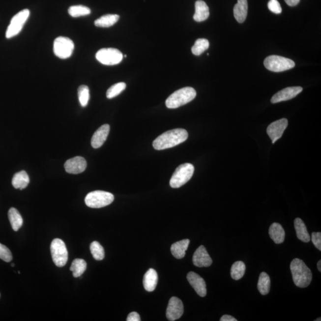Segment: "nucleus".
Wrapping results in <instances>:
<instances>
[{
  "label": "nucleus",
  "instance_id": "16",
  "mask_svg": "<svg viewBox=\"0 0 321 321\" xmlns=\"http://www.w3.org/2000/svg\"><path fill=\"white\" fill-rule=\"evenodd\" d=\"M193 263L198 267H208L211 265L212 260L204 246L199 247L194 253Z\"/></svg>",
  "mask_w": 321,
  "mask_h": 321
},
{
  "label": "nucleus",
  "instance_id": "28",
  "mask_svg": "<svg viewBox=\"0 0 321 321\" xmlns=\"http://www.w3.org/2000/svg\"><path fill=\"white\" fill-rule=\"evenodd\" d=\"M87 268L86 261L82 259H76L73 261L70 269L73 272V277L78 278L84 273Z\"/></svg>",
  "mask_w": 321,
  "mask_h": 321
},
{
  "label": "nucleus",
  "instance_id": "23",
  "mask_svg": "<svg viewBox=\"0 0 321 321\" xmlns=\"http://www.w3.org/2000/svg\"><path fill=\"white\" fill-rule=\"evenodd\" d=\"M294 223L297 238L303 242H309L311 240L310 235L303 221L300 218H297L295 219Z\"/></svg>",
  "mask_w": 321,
  "mask_h": 321
},
{
  "label": "nucleus",
  "instance_id": "18",
  "mask_svg": "<svg viewBox=\"0 0 321 321\" xmlns=\"http://www.w3.org/2000/svg\"><path fill=\"white\" fill-rule=\"evenodd\" d=\"M209 16V10L205 2L198 0L195 2V13L194 19L196 22H201L206 21Z\"/></svg>",
  "mask_w": 321,
  "mask_h": 321
},
{
  "label": "nucleus",
  "instance_id": "33",
  "mask_svg": "<svg viewBox=\"0 0 321 321\" xmlns=\"http://www.w3.org/2000/svg\"><path fill=\"white\" fill-rule=\"evenodd\" d=\"M78 97L82 107L87 106L89 102L90 95L89 89L86 85H81L78 88Z\"/></svg>",
  "mask_w": 321,
  "mask_h": 321
},
{
  "label": "nucleus",
  "instance_id": "19",
  "mask_svg": "<svg viewBox=\"0 0 321 321\" xmlns=\"http://www.w3.org/2000/svg\"><path fill=\"white\" fill-rule=\"evenodd\" d=\"M248 4L247 0H238L233 11L235 20L240 24L245 21L248 15Z\"/></svg>",
  "mask_w": 321,
  "mask_h": 321
},
{
  "label": "nucleus",
  "instance_id": "40",
  "mask_svg": "<svg viewBox=\"0 0 321 321\" xmlns=\"http://www.w3.org/2000/svg\"><path fill=\"white\" fill-rule=\"evenodd\" d=\"M285 1L289 6L293 7L299 4L300 0H285Z\"/></svg>",
  "mask_w": 321,
  "mask_h": 321
},
{
  "label": "nucleus",
  "instance_id": "5",
  "mask_svg": "<svg viewBox=\"0 0 321 321\" xmlns=\"http://www.w3.org/2000/svg\"><path fill=\"white\" fill-rule=\"evenodd\" d=\"M115 200V197L111 193L96 190L89 193L85 198V204L92 208H100L109 205Z\"/></svg>",
  "mask_w": 321,
  "mask_h": 321
},
{
  "label": "nucleus",
  "instance_id": "10",
  "mask_svg": "<svg viewBox=\"0 0 321 321\" xmlns=\"http://www.w3.org/2000/svg\"><path fill=\"white\" fill-rule=\"evenodd\" d=\"M74 49L75 44L72 39L67 37L59 36L54 42V53L59 58L67 59L70 58Z\"/></svg>",
  "mask_w": 321,
  "mask_h": 321
},
{
  "label": "nucleus",
  "instance_id": "35",
  "mask_svg": "<svg viewBox=\"0 0 321 321\" xmlns=\"http://www.w3.org/2000/svg\"><path fill=\"white\" fill-rule=\"evenodd\" d=\"M0 259L6 263H9L13 260V256L10 249L1 243H0Z\"/></svg>",
  "mask_w": 321,
  "mask_h": 321
},
{
  "label": "nucleus",
  "instance_id": "37",
  "mask_svg": "<svg viewBox=\"0 0 321 321\" xmlns=\"http://www.w3.org/2000/svg\"><path fill=\"white\" fill-rule=\"evenodd\" d=\"M312 241L315 246L321 251V233L320 232L312 233Z\"/></svg>",
  "mask_w": 321,
  "mask_h": 321
},
{
  "label": "nucleus",
  "instance_id": "21",
  "mask_svg": "<svg viewBox=\"0 0 321 321\" xmlns=\"http://www.w3.org/2000/svg\"><path fill=\"white\" fill-rule=\"evenodd\" d=\"M269 236L276 244H281L284 242L285 239V230L281 224L274 223L269 227Z\"/></svg>",
  "mask_w": 321,
  "mask_h": 321
},
{
  "label": "nucleus",
  "instance_id": "41",
  "mask_svg": "<svg viewBox=\"0 0 321 321\" xmlns=\"http://www.w3.org/2000/svg\"><path fill=\"white\" fill-rule=\"evenodd\" d=\"M317 267H318V269L319 270L320 272H321V261H318V263H317Z\"/></svg>",
  "mask_w": 321,
  "mask_h": 321
},
{
  "label": "nucleus",
  "instance_id": "29",
  "mask_svg": "<svg viewBox=\"0 0 321 321\" xmlns=\"http://www.w3.org/2000/svg\"><path fill=\"white\" fill-rule=\"evenodd\" d=\"M245 271L246 265L245 263L241 262V261H237V262L233 264L230 274H231L233 279L238 280L243 277Z\"/></svg>",
  "mask_w": 321,
  "mask_h": 321
},
{
  "label": "nucleus",
  "instance_id": "8",
  "mask_svg": "<svg viewBox=\"0 0 321 321\" xmlns=\"http://www.w3.org/2000/svg\"><path fill=\"white\" fill-rule=\"evenodd\" d=\"M30 11L28 9H24L19 11L11 19L10 24L8 25L5 36L7 39L18 35L21 32L26 22L29 18Z\"/></svg>",
  "mask_w": 321,
  "mask_h": 321
},
{
  "label": "nucleus",
  "instance_id": "11",
  "mask_svg": "<svg viewBox=\"0 0 321 321\" xmlns=\"http://www.w3.org/2000/svg\"><path fill=\"white\" fill-rule=\"evenodd\" d=\"M288 126V120L286 118H281L269 125L266 132L271 139L272 144H274L278 139L282 137Z\"/></svg>",
  "mask_w": 321,
  "mask_h": 321
},
{
  "label": "nucleus",
  "instance_id": "13",
  "mask_svg": "<svg viewBox=\"0 0 321 321\" xmlns=\"http://www.w3.org/2000/svg\"><path fill=\"white\" fill-rule=\"evenodd\" d=\"M302 90L303 88L300 87L285 88V89L275 93L272 96L271 102L272 104H276L278 102L290 100V99L296 97L297 95L302 92Z\"/></svg>",
  "mask_w": 321,
  "mask_h": 321
},
{
  "label": "nucleus",
  "instance_id": "15",
  "mask_svg": "<svg viewBox=\"0 0 321 321\" xmlns=\"http://www.w3.org/2000/svg\"><path fill=\"white\" fill-rule=\"evenodd\" d=\"M187 279L199 296L201 297L206 296V286L205 281L200 275L194 272H190L187 275Z\"/></svg>",
  "mask_w": 321,
  "mask_h": 321
},
{
  "label": "nucleus",
  "instance_id": "3",
  "mask_svg": "<svg viewBox=\"0 0 321 321\" xmlns=\"http://www.w3.org/2000/svg\"><path fill=\"white\" fill-rule=\"evenodd\" d=\"M196 96H197V92L194 88L191 87L181 88L176 90L167 99L166 105L168 109H177L194 100Z\"/></svg>",
  "mask_w": 321,
  "mask_h": 321
},
{
  "label": "nucleus",
  "instance_id": "27",
  "mask_svg": "<svg viewBox=\"0 0 321 321\" xmlns=\"http://www.w3.org/2000/svg\"><path fill=\"white\" fill-rule=\"evenodd\" d=\"M271 280L268 274L265 272H261L258 280V289L261 294L266 295L270 291Z\"/></svg>",
  "mask_w": 321,
  "mask_h": 321
},
{
  "label": "nucleus",
  "instance_id": "31",
  "mask_svg": "<svg viewBox=\"0 0 321 321\" xmlns=\"http://www.w3.org/2000/svg\"><path fill=\"white\" fill-rule=\"evenodd\" d=\"M209 42L206 39H198L192 48V52L195 56H200L208 49Z\"/></svg>",
  "mask_w": 321,
  "mask_h": 321
},
{
  "label": "nucleus",
  "instance_id": "39",
  "mask_svg": "<svg viewBox=\"0 0 321 321\" xmlns=\"http://www.w3.org/2000/svg\"><path fill=\"white\" fill-rule=\"evenodd\" d=\"M236 319H235L234 317L230 316L229 315H223L222 317L221 318L220 321H237Z\"/></svg>",
  "mask_w": 321,
  "mask_h": 321
},
{
  "label": "nucleus",
  "instance_id": "17",
  "mask_svg": "<svg viewBox=\"0 0 321 321\" xmlns=\"http://www.w3.org/2000/svg\"><path fill=\"white\" fill-rule=\"evenodd\" d=\"M110 127L109 124H104L96 130L91 139V146L97 149L103 146L109 136Z\"/></svg>",
  "mask_w": 321,
  "mask_h": 321
},
{
  "label": "nucleus",
  "instance_id": "1",
  "mask_svg": "<svg viewBox=\"0 0 321 321\" xmlns=\"http://www.w3.org/2000/svg\"><path fill=\"white\" fill-rule=\"evenodd\" d=\"M188 138V133L185 129H175L164 132L158 136L153 143L156 150H163L178 146L185 142Z\"/></svg>",
  "mask_w": 321,
  "mask_h": 321
},
{
  "label": "nucleus",
  "instance_id": "32",
  "mask_svg": "<svg viewBox=\"0 0 321 321\" xmlns=\"http://www.w3.org/2000/svg\"><path fill=\"white\" fill-rule=\"evenodd\" d=\"M90 252L93 258L96 261H101L104 259L105 252L102 247L98 241H93L90 245Z\"/></svg>",
  "mask_w": 321,
  "mask_h": 321
},
{
  "label": "nucleus",
  "instance_id": "24",
  "mask_svg": "<svg viewBox=\"0 0 321 321\" xmlns=\"http://www.w3.org/2000/svg\"><path fill=\"white\" fill-rule=\"evenodd\" d=\"M29 177L25 171L16 173L12 179V185L15 189H24L29 183Z\"/></svg>",
  "mask_w": 321,
  "mask_h": 321
},
{
  "label": "nucleus",
  "instance_id": "6",
  "mask_svg": "<svg viewBox=\"0 0 321 321\" xmlns=\"http://www.w3.org/2000/svg\"><path fill=\"white\" fill-rule=\"evenodd\" d=\"M264 66L266 69L274 72H281L292 69L295 62L292 59L278 56H270L265 59Z\"/></svg>",
  "mask_w": 321,
  "mask_h": 321
},
{
  "label": "nucleus",
  "instance_id": "22",
  "mask_svg": "<svg viewBox=\"0 0 321 321\" xmlns=\"http://www.w3.org/2000/svg\"><path fill=\"white\" fill-rule=\"evenodd\" d=\"M189 243V239H184L173 244L171 247L172 255L177 259L184 258Z\"/></svg>",
  "mask_w": 321,
  "mask_h": 321
},
{
  "label": "nucleus",
  "instance_id": "38",
  "mask_svg": "<svg viewBox=\"0 0 321 321\" xmlns=\"http://www.w3.org/2000/svg\"><path fill=\"white\" fill-rule=\"evenodd\" d=\"M141 317L136 312H132L128 315L127 321H140Z\"/></svg>",
  "mask_w": 321,
  "mask_h": 321
},
{
  "label": "nucleus",
  "instance_id": "36",
  "mask_svg": "<svg viewBox=\"0 0 321 321\" xmlns=\"http://www.w3.org/2000/svg\"><path fill=\"white\" fill-rule=\"evenodd\" d=\"M268 7L272 13L280 14L282 12V8L278 0H270L268 3Z\"/></svg>",
  "mask_w": 321,
  "mask_h": 321
},
{
  "label": "nucleus",
  "instance_id": "42",
  "mask_svg": "<svg viewBox=\"0 0 321 321\" xmlns=\"http://www.w3.org/2000/svg\"><path fill=\"white\" fill-rule=\"evenodd\" d=\"M11 266H15V264H14V263L11 264Z\"/></svg>",
  "mask_w": 321,
  "mask_h": 321
},
{
  "label": "nucleus",
  "instance_id": "34",
  "mask_svg": "<svg viewBox=\"0 0 321 321\" xmlns=\"http://www.w3.org/2000/svg\"><path fill=\"white\" fill-rule=\"evenodd\" d=\"M126 84L124 82L116 84L111 87L107 91V97L109 99L115 98L116 96L120 95V93L126 89Z\"/></svg>",
  "mask_w": 321,
  "mask_h": 321
},
{
  "label": "nucleus",
  "instance_id": "9",
  "mask_svg": "<svg viewBox=\"0 0 321 321\" xmlns=\"http://www.w3.org/2000/svg\"><path fill=\"white\" fill-rule=\"evenodd\" d=\"M95 57L99 62L106 66L118 64L123 58L120 51L113 48H102L96 53Z\"/></svg>",
  "mask_w": 321,
  "mask_h": 321
},
{
  "label": "nucleus",
  "instance_id": "4",
  "mask_svg": "<svg viewBox=\"0 0 321 321\" xmlns=\"http://www.w3.org/2000/svg\"><path fill=\"white\" fill-rule=\"evenodd\" d=\"M195 171L194 166L189 163L180 165L175 170L170 179V186L173 188H179L185 184L192 178Z\"/></svg>",
  "mask_w": 321,
  "mask_h": 321
},
{
  "label": "nucleus",
  "instance_id": "7",
  "mask_svg": "<svg viewBox=\"0 0 321 321\" xmlns=\"http://www.w3.org/2000/svg\"><path fill=\"white\" fill-rule=\"evenodd\" d=\"M51 253L54 263L58 267L66 265L68 261V251L63 241L55 238L51 244Z\"/></svg>",
  "mask_w": 321,
  "mask_h": 321
},
{
  "label": "nucleus",
  "instance_id": "26",
  "mask_svg": "<svg viewBox=\"0 0 321 321\" xmlns=\"http://www.w3.org/2000/svg\"><path fill=\"white\" fill-rule=\"evenodd\" d=\"M120 18L117 15H106L96 20L95 25L100 28H109L117 23Z\"/></svg>",
  "mask_w": 321,
  "mask_h": 321
},
{
  "label": "nucleus",
  "instance_id": "30",
  "mask_svg": "<svg viewBox=\"0 0 321 321\" xmlns=\"http://www.w3.org/2000/svg\"><path fill=\"white\" fill-rule=\"evenodd\" d=\"M69 15L73 18H78V17L89 15L90 14V8L84 5H73L68 10Z\"/></svg>",
  "mask_w": 321,
  "mask_h": 321
},
{
  "label": "nucleus",
  "instance_id": "2",
  "mask_svg": "<svg viewBox=\"0 0 321 321\" xmlns=\"http://www.w3.org/2000/svg\"><path fill=\"white\" fill-rule=\"evenodd\" d=\"M291 270L294 283L298 288H307L312 280V272L302 260L296 258L292 261Z\"/></svg>",
  "mask_w": 321,
  "mask_h": 321
},
{
  "label": "nucleus",
  "instance_id": "25",
  "mask_svg": "<svg viewBox=\"0 0 321 321\" xmlns=\"http://www.w3.org/2000/svg\"><path fill=\"white\" fill-rule=\"evenodd\" d=\"M11 227L14 231H18L23 225V218L19 212L15 208H11L8 213Z\"/></svg>",
  "mask_w": 321,
  "mask_h": 321
},
{
  "label": "nucleus",
  "instance_id": "20",
  "mask_svg": "<svg viewBox=\"0 0 321 321\" xmlns=\"http://www.w3.org/2000/svg\"><path fill=\"white\" fill-rule=\"evenodd\" d=\"M158 274L155 269L150 268L144 275L143 284L145 289L147 292H153L157 287Z\"/></svg>",
  "mask_w": 321,
  "mask_h": 321
},
{
  "label": "nucleus",
  "instance_id": "12",
  "mask_svg": "<svg viewBox=\"0 0 321 321\" xmlns=\"http://www.w3.org/2000/svg\"><path fill=\"white\" fill-rule=\"evenodd\" d=\"M184 312L183 302L176 297H173L170 299L167 306L166 317L170 321L179 319L182 316Z\"/></svg>",
  "mask_w": 321,
  "mask_h": 321
},
{
  "label": "nucleus",
  "instance_id": "14",
  "mask_svg": "<svg viewBox=\"0 0 321 321\" xmlns=\"http://www.w3.org/2000/svg\"><path fill=\"white\" fill-rule=\"evenodd\" d=\"M87 167L86 160L82 157H76L68 160L64 164L66 171L70 174L78 175L85 172Z\"/></svg>",
  "mask_w": 321,
  "mask_h": 321
}]
</instances>
